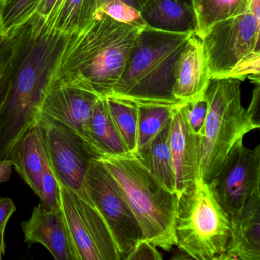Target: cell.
<instances>
[{"label": "cell", "mask_w": 260, "mask_h": 260, "mask_svg": "<svg viewBox=\"0 0 260 260\" xmlns=\"http://www.w3.org/2000/svg\"><path fill=\"white\" fill-rule=\"evenodd\" d=\"M6 82L0 91V160L38 124L41 108L72 35L52 30L35 13L12 31Z\"/></svg>", "instance_id": "1"}, {"label": "cell", "mask_w": 260, "mask_h": 260, "mask_svg": "<svg viewBox=\"0 0 260 260\" xmlns=\"http://www.w3.org/2000/svg\"><path fill=\"white\" fill-rule=\"evenodd\" d=\"M143 29L119 22L101 11L80 33L72 35L50 88H79L109 97Z\"/></svg>", "instance_id": "2"}, {"label": "cell", "mask_w": 260, "mask_h": 260, "mask_svg": "<svg viewBox=\"0 0 260 260\" xmlns=\"http://www.w3.org/2000/svg\"><path fill=\"white\" fill-rule=\"evenodd\" d=\"M190 34L145 27L109 97L137 105L175 108L183 105L172 94L176 62Z\"/></svg>", "instance_id": "3"}, {"label": "cell", "mask_w": 260, "mask_h": 260, "mask_svg": "<svg viewBox=\"0 0 260 260\" xmlns=\"http://www.w3.org/2000/svg\"><path fill=\"white\" fill-rule=\"evenodd\" d=\"M115 179L133 213L142 241L170 252L176 246L175 220L180 197L169 192L132 153L100 159Z\"/></svg>", "instance_id": "4"}, {"label": "cell", "mask_w": 260, "mask_h": 260, "mask_svg": "<svg viewBox=\"0 0 260 260\" xmlns=\"http://www.w3.org/2000/svg\"><path fill=\"white\" fill-rule=\"evenodd\" d=\"M206 99L209 111L201 136L197 181L209 183L237 142L260 125L250 109L243 106L239 80L212 79Z\"/></svg>", "instance_id": "5"}, {"label": "cell", "mask_w": 260, "mask_h": 260, "mask_svg": "<svg viewBox=\"0 0 260 260\" xmlns=\"http://www.w3.org/2000/svg\"><path fill=\"white\" fill-rule=\"evenodd\" d=\"M260 17L251 10L214 24L200 38L212 79L259 84Z\"/></svg>", "instance_id": "6"}, {"label": "cell", "mask_w": 260, "mask_h": 260, "mask_svg": "<svg viewBox=\"0 0 260 260\" xmlns=\"http://www.w3.org/2000/svg\"><path fill=\"white\" fill-rule=\"evenodd\" d=\"M230 218L207 183L180 197L175 220L176 246L196 260H212L227 252Z\"/></svg>", "instance_id": "7"}, {"label": "cell", "mask_w": 260, "mask_h": 260, "mask_svg": "<svg viewBox=\"0 0 260 260\" xmlns=\"http://www.w3.org/2000/svg\"><path fill=\"white\" fill-rule=\"evenodd\" d=\"M59 188L60 212L73 259L124 260L99 212L70 189L61 184Z\"/></svg>", "instance_id": "8"}, {"label": "cell", "mask_w": 260, "mask_h": 260, "mask_svg": "<svg viewBox=\"0 0 260 260\" xmlns=\"http://www.w3.org/2000/svg\"><path fill=\"white\" fill-rule=\"evenodd\" d=\"M85 185L93 206L105 220L125 259L143 238L135 215L102 160L93 159L90 161Z\"/></svg>", "instance_id": "9"}, {"label": "cell", "mask_w": 260, "mask_h": 260, "mask_svg": "<svg viewBox=\"0 0 260 260\" xmlns=\"http://www.w3.org/2000/svg\"><path fill=\"white\" fill-rule=\"evenodd\" d=\"M209 184L230 220L240 216L250 202L260 199V145L250 149L243 139L238 140Z\"/></svg>", "instance_id": "10"}, {"label": "cell", "mask_w": 260, "mask_h": 260, "mask_svg": "<svg viewBox=\"0 0 260 260\" xmlns=\"http://www.w3.org/2000/svg\"><path fill=\"white\" fill-rule=\"evenodd\" d=\"M37 125L58 183L94 207L85 188V179L90 161L95 158L82 141L67 126L43 114Z\"/></svg>", "instance_id": "11"}, {"label": "cell", "mask_w": 260, "mask_h": 260, "mask_svg": "<svg viewBox=\"0 0 260 260\" xmlns=\"http://www.w3.org/2000/svg\"><path fill=\"white\" fill-rule=\"evenodd\" d=\"M99 98L88 91L73 87L50 88L47 93L41 114L67 126L75 133L95 159H102L104 154L92 134L93 110Z\"/></svg>", "instance_id": "12"}, {"label": "cell", "mask_w": 260, "mask_h": 260, "mask_svg": "<svg viewBox=\"0 0 260 260\" xmlns=\"http://www.w3.org/2000/svg\"><path fill=\"white\" fill-rule=\"evenodd\" d=\"M201 137L189 126L185 105L174 108L170 121V148L179 197L190 192L198 180Z\"/></svg>", "instance_id": "13"}, {"label": "cell", "mask_w": 260, "mask_h": 260, "mask_svg": "<svg viewBox=\"0 0 260 260\" xmlns=\"http://www.w3.org/2000/svg\"><path fill=\"white\" fill-rule=\"evenodd\" d=\"M212 78L201 40L192 35L180 52L174 69L172 94L182 105L205 99Z\"/></svg>", "instance_id": "14"}, {"label": "cell", "mask_w": 260, "mask_h": 260, "mask_svg": "<svg viewBox=\"0 0 260 260\" xmlns=\"http://www.w3.org/2000/svg\"><path fill=\"white\" fill-rule=\"evenodd\" d=\"M21 226L24 242L30 245L42 244L55 260H74L60 210H50L40 203L34 208L30 218Z\"/></svg>", "instance_id": "15"}, {"label": "cell", "mask_w": 260, "mask_h": 260, "mask_svg": "<svg viewBox=\"0 0 260 260\" xmlns=\"http://www.w3.org/2000/svg\"><path fill=\"white\" fill-rule=\"evenodd\" d=\"M8 159L35 195L39 197L43 174L50 164L38 125L18 139Z\"/></svg>", "instance_id": "16"}, {"label": "cell", "mask_w": 260, "mask_h": 260, "mask_svg": "<svg viewBox=\"0 0 260 260\" xmlns=\"http://www.w3.org/2000/svg\"><path fill=\"white\" fill-rule=\"evenodd\" d=\"M147 27L171 33H196L195 10L186 0H147L140 11Z\"/></svg>", "instance_id": "17"}, {"label": "cell", "mask_w": 260, "mask_h": 260, "mask_svg": "<svg viewBox=\"0 0 260 260\" xmlns=\"http://www.w3.org/2000/svg\"><path fill=\"white\" fill-rule=\"evenodd\" d=\"M230 224L226 253L239 260H260V199L250 202Z\"/></svg>", "instance_id": "18"}, {"label": "cell", "mask_w": 260, "mask_h": 260, "mask_svg": "<svg viewBox=\"0 0 260 260\" xmlns=\"http://www.w3.org/2000/svg\"><path fill=\"white\" fill-rule=\"evenodd\" d=\"M134 155L163 187L177 193L170 148V123L156 136L145 151Z\"/></svg>", "instance_id": "19"}, {"label": "cell", "mask_w": 260, "mask_h": 260, "mask_svg": "<svg viewBox=\"0 0 260 260\" xmlns=\"http://www.w3.org/2000/svg\"><path fill=\"white\" fill-rule=\"evenodd\" d=\"M195 10V36L201 38L215 23L238 16L250 10L253 0H186Z\"/></svg>", "instance_id": "20"}, {"label": "cell", "mask_w": 260, "mask_h": 260, "mask_svg": "<svg viewBox=\"0 0 260 260\" xmlns=\"http://www.w3.org/2000/svg\"><path fill=\"white\" fill-rule=\"evenodd\" d=\"M91 129L94 140L103 153L104 157H118L130 153L111 120L105 98H99L96 101L92 117Z\"/></svg>", "instance_id": "21"}, {"label": "cell", "mask_w": 260, "mask_h": 260, "mask_svg": "<svg viewBox=\"0 0 260 260\" xmlns=\"http://www.w3.org/2000/svg\"><path fill=\"white\" fill-rule=\"evenodd\" d=\"M96 0H63L50 28L67 35L80 33L94 19Z\"/></svg>", "instance_id": "22"}, {"label": "cell", "mask_w": 260, "mask_h": 260, "mask_svg": "<svg viewBox=\"0 0 260 260\" xmlns=\"http://www.w3.org/2000/svg\"><path fill=\"white\" fill-rule=\"evenodd\" d=\"M105 99L108 112L121 139L128 151L134 154L137 149L138 105L115 98Z\"/></svg>", "instance_id": "23"}, {"label": "cell", "mask_w": 260, "mask_h": 260, "mask_svg": "<svg viewBox=\"0 0 260 260\" xmlns=\"http://www.w3.org/2000/svg\"><path fill=\"white\" fill-rule=\"evenodd\" d=\"M174 108L156 105H138L137 149L134 154L145 151L156 136L170 123Z\"/></svg>", "instance_id": "24"}, {"label": "cell", "mask_w": 260, "mask_h": 260, "mask_svg": "<svg viewBox=\"0 0 260 260\" xmlns=\"http://www.w3.org/2000/svg\"><path fill=\"white\" fill-rule=\"evenodd\" d=\"M42 0H0V34L8 35L27 22Z\"/></svg>", "instance_id": "25"}, {"label": "cell", "mask_w": 260, "mask_h": 260, "mask_svg": "<svg viewBox=\"0 0 260 260\" xmlns=\"http://www.w3.org/2000/svg\"><path fill=\"white\" fill-rule=\"evenodd\" d=\"M98 11L104 12L119 22L141 29L147 27L140 11L120 0H110Z\"/></svg>", "instance_id": "26"}, {"label": "cell", "mask_w": 260, "mask_h": 260, "mask_svg": "<svg viewBox=\"0 0 260 260\" xmlns=\"http://www.w3.org/2000/svg\"><path fill=\"white\" fill-rule=\"evenodd\" d=\"M39 199L41 204L50 210H60V188L57 180L52 172L50 165L43 174Z\"/></svg>", "instance_id": "27"}, {"label": "cell", "mask_w": 260, "mask_h": 260, "mask_svg": "<svg viewBox=\"0 0 260 260\" xmlns=\"http://www.w3.org/2000/svg\"><path fill=\"white\" fill-rule=\"evenodd\" d=\"M185 111L192 132L201 137L209 111V104L206 96L201 100L185 105Z\"/></svg>", "instance_id": "28"}, {"label": "cell", "mask_w": 260, "mask_h": 260, "mask_svg": "<svg viewBox=\"0 0 260 260\" xmlns=\"http://www.w3.org/2000/svg\"><path fill=\"white\" fill-rule=\"evenodd\" d=\"M12 32L5 35L0 34V91L6 82L8 67L12 55Z\"/></svg>", "instance_id": "29"}, {"label": "cell", "mask_w": 260, "mask_h": 260, "mask_svg": "<svg viewBox=\"0 0 260 260\" xmlns=\"http://www.w3.org/2000/svg\"><path fill=\"white\" fill-rule=\"evenodd\" d=\"M124 260H163L157 247L145 241H140Z\"/></svg>", "instance_id": "30"}, {"label": "cell", "mask_w": 260, "mask_h": 260, "mask_svg": "<svg viewBox=\"0 0 260 260\" xmlns=\"http://www.w3.org/2000/svg\"><path fill=\"white\" fill-rule=\"evenodd\" d=\"M16 211V206L9 197L0 198V244L5 245L4 232L6 224L14 212Z\"/></svg>", "instance_id": "31"}, {"label": "cell", "mask_w": 260, "mask_h": 260, "mask_svg": "<svg viewBox=\"0 0 260 260\" xmlns=\"http://www.w3.org/2000/svg\"><path fill=\"white\" fill-rule=\"evenodd\" d=\"M62 1L63 0H42L35 13L44 18L46 24L50 27Z\"/></svg>", "instance_id": "32"}, {"label": "cell", "mask_w": 260, "mask_h": 260, "mask_svg": "<svg viewBox=\"0 0 260 260\" xmlns=\"http://www.w3.org/2000/svg\"><path fill=\"white\" fill-rule=\"evenodd\" d=\"M13 168L12 161L9 159L0 160V183L7 182L12 174Z\"/></svg>", "instance_id": "33"}, {"label": "cell", "mask_w": 260, "mask_h": 260, "mask_svg": "<svg viewBox=\"0 0 260 260\" xmlns=\"http://www.w3.org/2000/svg\"><path fill=\"white\" fill-rule=\"evenodd\" d=\"M110 0H96V7H97V11L99 10L101 7L103 6L105 3H108ZM129 6H132L134 9H137L138 11H141L143 9V6H145V3L147 0H120Z\"/></svg>", "instance_id": "34"}, {"label": "cell", "mask_w": 260, "mask_h": 260, "mask_svg": "<svg viewBox=\"0 0 260 260\" xmlns=\"http://www.w3.org/2000/svg\"><path fill=\"white\" fill-rule=\"evenodd\" d=\"M169 260H196L192 258V256L186 254V253H183L180 251V253H177L174 255L172 258Z\"/></svg>", "instance_id": "35"}, {"label": "cell", "mask_w": 260, "mask_h": 260, "mask_svg": "<svg viewBox=\"0 0 260 260\" xmlns=\"http://www.w3.org/2000/svg\"><path fill=\"white\" fill-rule=\"evenodd\" d=\"M212 260H239L235 255L230 254L228 253H224L223 254L220 255V256H217L215 259Z\"/></svg>", "instance_id": "36"}, {"label": "cell", "mask_w": 260, "mask_h": 260, "mask_svg": "<svg viewBox=\"0 0 260 260\" xmlns=\"http://www.w3.org/2000/svg\"><path fill=\"white\" fill-rule=\"evenodd\" d=\"M5 254V245H2L0 244V260L2 259V256Z\"/></svg>", "instance_id": "37"}]
</instances>
